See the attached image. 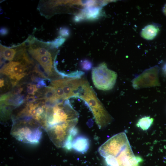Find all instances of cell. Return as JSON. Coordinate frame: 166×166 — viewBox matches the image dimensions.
Here are the masks:
<instances>
[{
    "mask_svg": "<svg viewBox=\"0 0 166 166\" xmlns=\"http://www.w3.org/2000/svg\"><path fill=\"white\" fill-rule=\"evenodd\" d=\"M74 97L79 98L85 102L92 112L95 122L100 129L105 128L111 123L112 117L85 78H82L74 92Z\"/></svg>",
    "mask_w": 166,
    "mask_h": 166,
    "instance_id": "cell-1",
    "label": "cell"
},
{
    "mask_svg": "<svg viewBox=\"0 0 166 166\" xmlns=\"http://www.w3.org/2000/svg\"><path fill=\"white\" fill-rule=\"evenodd\" d=\"M79 114L68 99L46 107L42 127L46 131L51 127L78 118Z\"/></svg>",
    "mask_w": 166,
    "mask_h": 166,
    "instance_id": "cell-2",
    "label": "cell"
},
{
    "mask_svg": "<svg viewBox=\"0 0 166 166\" xmlns=\"http://www.w3.org/2000/svg\"><path fill=\"white\" fill-rule=\"evenodd\" d=\"M32 119L25 117L14 122L11 129L12 135L24 142L33 144L38 142L41 136V127Z\"/></svg>",
    "mask_w": 166,
    "mask_h": 166,
    "instance_id": "cell-3",
    "label": "cell"
},
{
    "mask_svg": "<svg viewBox=\"0 0 166 166\" xmlns=\"http://www.w3.org/2000/svg\"><path fill=\"white\" fill-rule=\"evenodd\" d=\"M117 75L115 71L109 69L105 63L94 67L92 71V78L95 87L99 90L112 89L116 83Z\"/></svg>",
    "mask_w": 166,
    "mask_h": 166,
    "instance_id": "cell-4",
    "label": "cell"
},
{
    "mask_svg": "<svg viewBox=\"0 0 166 166\" xmlns=\"http://www.w3.org/2000/svg\"><path fill=\"white\" fill-rule=\"evenodd\" d=\"M131 147L126 134L118 133L108 139L98 148V152L104 158L117 157L122 152Z\"/></svg>",
    "mask_w": 166,
    "mask_h": 166,
    "instance_id": "cell-5",
    "label": "cell"
},
{
    "mask_svg": "<svg viewBox=\"0 0 166 166\" xmlns=\"http://www.w3.org/2000/svg\"><path fill=\"white\" fill-rule=\"evenodd\" d=\"M78 122V118L54 125L46 132L50 140L57 147H65L73 129Z\"/></svg>",
    "mask_w": 166,
    "mask_h": 166,
    "instance_id": "cell-6",
    "label": "cell"
},
{
    "mask_svg": "<svg viewBox=\"0 0 166 166\" xmlns=\"http://www.w3.org/2000/svg\"><path fill=\"white\" fill-rule=\"evenodd\" d=\"M159 68L156 65L146 69L132 81V86L135 89L159 86Z\"/></svg>",
    "mask_w": 166,
    "mask_h": 166,
    "instance_id": "cell-7",
    "label": "cell"
},
{
    "mask_svg": "<svg viewBox=\"0 0 166 166\" xmlns=\"http://www.w3.org/2000/svg\"><path fill=\"white\" fill-rule=\"evenodd\" d=\"M26 66L21 62L10 61L3 66L1 69V72L16 82L26 75Z\"/></svg>",
    "mask_w": 166,
    "mask_h": 166,
    "instance_id": "cell-8",
    "label": "cell"
},
{
    "mask_svg": "<svg viewBox=\"0 0 166 166\" xmlns=\"http://www.w3.org/2000/svg\"><path fill=\"white\" fill-rule=\"evenodd\" d=\"M89 141L86 137L78 136L73 140L71 143V148L76 151L84 153L87 151L89 148Z\"/></svg>",
    "mask_w": 166,
    "mask_h": 166,
    "instance_id": "cell-9",
    "label": "cell"
},
{
    "mask_svg": "<svg viewBox=\"0 0 166 166\" xmlns=\"http://www.w3.org/2000/svg\"><path fill=\"white\" fill-rule=\"evenodd\" d=\"M32 56L38 62L48 76L52 73L53 62L50 53L47 54L35 55Z\"/></svg>",
    "mask_w": 166,
    "mask_h": 166,
    "instance_id": "cell-10",
    "label": "cell"
},
{
    "mask_svg": "<svg viewBox=\"0 0 166 166\" xmlns=\"http://www.w3.org/2000/svg\"><path fill=\"white\" fill-rule=\"evenodd\" d=\"M159 31V28L153 24H150L143 28L140 33L141 36L147 40H152L157 35Z\"/></svg>",
    "mask_w": 166,
    "mask_h": 166,
    "instance_id": "cell-11",
    "label": "cell"
},
{
    "mask_svg": "<svg viewBox=\"0 0 166 166\" xmlns=\"http://www.w3.org/2000/svg\"><path fill=\"white\" fill-rule=\"evenodd\" d=\"M154 121L153 118L145 116L140 118L138 121L136 125L143 130H148L152 125Z\"/></svg>",
    "mask_w": 166,
    "mask_h": 166,
    "instance_id": "cell-12",
    "label": "cell"
},
{
    "mask_svg": "<svg viewBox=\"0 0 166 166\" xmlns=\"http://www.w3.org/2000/svg\"><path fill=\"white\" fill-rule=\"evenodd\" d=\"M15 53L16 51L14 49L8 48L1 45V56L4 59L8 61H12Z\"/></svg>",
    "mask_w": 166,
    "mask_h": 166,
    "instance_id": "cell-13",
    "label": "cell"
},
{
    "mask_svg": "<svg viewBox=\"0 0 166 166\" xmlns=\"http://www.w3.org/2000/svg\"><path fill=\"white\" fill-rule=\"evenodd\" d=\"M37 89L35 85H30L27 86V91L29 94L34 95Z\"/></svg>",
    "mask_w": 166,
    "mask_h": 166,
    "instance_id": "cell-14",
    "label": "cell"
},
{
    "mask_svg": "<svg viewBox=\"0 0 166 166\" xmlns=\"http://www.w3.org/2000/svg\"><path fill=\"white\" fill-rule=\"evenodd\" d=\"M82 66L85 70H88L91 68V65L90 62L88 61H85L82 63Z\"/></svg>",
    "mask_w": 166,
    "mask_h": 166,
    "instance_id": "cell-15",
    "label": "cell"
},
{
    "mask_svg": "<svg viewBox=\"0 0 166 166\" xmlns=\"http://www.w3.org/2000/svg\"><path fill=\"white\" fill-rule=\"evenodd\" d=\"M64 40L65 39L63 38L58 39L55 41L53 44L54 46L55 47H57L62 44Z\"/></svg>",
    "mask_w": 166,
    "mask_h": 166,
    "instance_id": "cell-16",
    "label": "cell"
},
{
    "mask_svg": "<svg viewBox=\"0 0 166 166\" xmlns=\"http://www.w3.org/2000/svg\"><path fill=\"white\" fill-rule=\"evenodd\" d=\"M69 34L68 30L66 28H63L60 30V34L62 36H67Z\"/></svg>",
    "mask_w": 166,
    "mask_h": 166,
    "instance_id": "cell-17",
    "label": "cell"
},
{
    "mask_svg": "<svg viewBox=\"0 0 166 166\" xmlns=\"http://www.w3.org/2000/svg\"><path fill=\"white\" fill-rule=\"evenodd\" d=\"M7 30L5 28H2L1 29L0 33L2 35H5L7 33Z\"/></svg>",
    "mask_w": 166,
    "mask_h": 166,
    "instance_id": "cell-18",
    "label": "cell"
},
{
    "mask_svg": "<svg viewBox=\"0 0 166 166\" xmlns=\"http://www.w3.org/2000/svg\"><path fill=\"white\" fill-rule=\"evenodd\" d=\"M162 72L166 76V63L164 65L162 68Z\"/></svg>",
    "mask_w": 166,
    "mask_h": 166,
    "instance_id": "cell-19",
    "label": "cell"
},
{
    "mask_svg": "<svg viewBox=\"0 0 166 166\" xmlns=\"http://www.w3.org/2000/svg\"><path fill=\"white\" fill-rule=\"evenodd\" d=\"M4 86V80L2 79H0V87H2Z\"/></svg>",
    "mask_w": 166,
    "mask_h": 166,
    "instance_id": "cell-20",
    "label": "cell"
},
{
    "mask_svg": "<svg viewBox=\"0 0 166 166\" xmlns=\"http://www.w3.org/2000/svg\"><path fill=\"white\" fill-rule=\"evenodd\" d=\"M163 10H164V14L166 15V4Z\"/></svg>",
    "mask_w": 166,
    "mask_h": 166,
    "instance_id": "cell-21",
    "label": "cell"
},
{
    "mask_svg": "<svg viewBox=\"0 0 166 166\" xmlns=\"http://www.w3.org/2000/svg\"><path fill=\"white\" fill-rule=\"evenodd\" d=\"M139 166V165H138V166Z\"/></svg>",
    "mask_w": 166,
    "mask_h": 166,
    "instance_id": "cell-22",
    "label": "cell"
}]
</instances>
